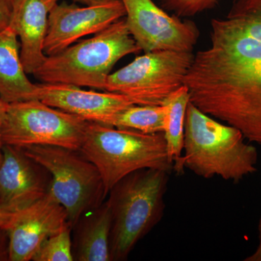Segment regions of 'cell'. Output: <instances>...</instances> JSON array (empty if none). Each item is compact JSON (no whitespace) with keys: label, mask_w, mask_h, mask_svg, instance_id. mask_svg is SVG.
<instances>
[{"label":"cell","mask_w":261,"mask_h":261,"mask_svg":"<svg viewBox=\"0 0 261 261\" xmlns=\"http://www.w3.org/2000/svg\"><path fill=\"white\" fill-rule=\"evenodd\" d=\"M80 151L99 170L107 195L117 182L134 171H173L163 133L145 134L89 122Z\"/></svg>","instance_id":"obj_5"},{"label":"cell","mask_w":261,"mask_h":261,"mask_svg":"<svg viewBox=\"0 0 261 261\" xmlns=\"http://www.w3.org/2000/svg\"><path fill=\"white\" fill-rule=\"evenodd\" d=\"M166 108L163 106H137L110 117L101 124L135 130L145 134L163 133Z\"/></svg>","instance_id":"obj_18"},{"label":"cell","mask_w":261,"mask_h":261,"mask_svg":"<svg viewBox=\"0 0 261 261\" xmlns=\"http://www.w3.org/2000/svg\"><path fill=\"white\" fill-rule=\"evenodd\" d=\"M15 214L6 212L0 209V228L6 229L14 217Z\"/></svg>","instance_id":"obj_25"},{"label":"cell","mask_w":261,"mask_h":261,"mask_svg":"<svg viewBox=\"0 0 261 261\" xmlns=\"http://www.w3.org/2000/svg\"><path fill=\"white\" fill-rule=\"evenodd\" d=\"M124 16L121 0H106L85 7L57 4L49 13L44 53L47 56L58 54L81 38L102 32Z\"/></svg>","instance_id":"obj_10"},{"label":"cell","mask_w":261,"mask_h":261,"mask_svg":"<svg viewBox=\"0 0 261 261\" xmlns=\"http://www.w3.org/2000/svg\"><path fill=\"white\" fill-rule=\"evenodd\" d=\"M210 37L184 80L190 101L261 145V0H233Z\"/></svg>","instance_id":"obj_1"},{"label":"cell","mask_w":261,"mask_h":261,"mask_svg":"<svg viewBox=\"0 0 261 261\" xmlns=\"http://www.w3.org/2000/svg\"><path fill=\"white\" fill-rule=\"evenodd\" d=\"M37 90L22 63L18 37L8 25L0 31V98L8 104L30 100L37 99Z\"/></svg>","instance_id":"obj_16"},{"label":"cell","mask_w":261,"mask_h":261,"mask_svg":"<svg viewBox=\"0 0 261 261\" xmlns=\"http://www.w3.org/2000/svg\"><path fill=\"white\" fill-rule=\"evenodd\" d=\"M37 99L51 107L98 123H104L110 117L135 105L122 94L85 90L61 84H37Z\"/></svg>","instance_id":"obj_13"},{"label":"cell","mask_w":261,"mask_h":261,"mask_svg":"<svg viewBox=\"0 0 261 261\" xmlns=\"http://www.w3.org/2000/svg\"><path fill=\"white\" fill-rule=\"evenodd\" d=\"M7 104L8 103L5 102L3 99L0 98V165H1L2 161H3V140H2V130H3V123H4V120L5 117V113H6Z\"/></svg>","instance_id":"obj_23"},{"label":"cell","mask_w":261,"mask_h":261,"mask_svg":"<svg viewBox=\"0 0 261 261\" xmlns=\"http://www.w3.org/2000/svg\"><path fill=\"white\" fill-rule=\"evenodd\" d=\"M190 102V94L184 84L166 99L163 106L166 108L164 135L168 159L173 164V172L178 176L185 173L182 166L185 123L187 108Z\"/></svg>","instance_id":"obj_17"},{"label":"cell","mask_w":261,"mask_h":261,"mask_svg":"<svg viewBox=\"0 0 261 261\" xmlns=\"http://www.w3.org/2000/svg\"><path fill=\"white\" fill-rule=\"evenodd\" d=\"M68 223L64 207L49 193L15 213L5 229L9 236L10 261L32 260L44 242Z\"/></svg>","instance_id":"obj_12"},{"label":"cell","mask_w":261,"mask_h":261,"mask_svg":"<svg viewBox=\"0 0 261 261\" xmlns=\"http://www.w3.org/2000/svg\"><path fill=\"white\" fill-rule=\"evenodd\" d=\"M71 232V226L68 223L44 242L32 260L73 261Z\"/></svg>","instance_id":"obj_19"},{"label":"cell","mask_w":261,"mask_h":261,"mask_svg":"<svg viewBox=\"0 0 261 261\" xmlns=\"http://www.w3.org/2000/svg\"><path fill=\"white\" fill-rule=\"evenodd\" d=\"M121 1L127 28L142 51L192 53L200 37L194 22L168 15L152 0Z\"/></svg>","instance_id":"obj_9"},{"label":"cell","mask_w":261,"mask_h":261,"mask_svg":"<svg viewBox=\"0 0 261 261\" xmlns=\"http://www.w3.org/2000/svg\"><path fill=\"white\" fill-rule=\"evenodd\" d=\"M111 210L107 201L84 214L72 228V252L75 261H111Z\"/></svg>","instance_id":"obj_15"},{"label":"cell","mask_w":261,"mask_h":261,"mask_svg":"<svg viewBox=\"0 0 261 261\" xmlns=\"http://www.w3.org/2000/svg\"><path fill=\"white\" fill-rule=\"evenodd\" d=\"M258 245L255 249V251L252 252L251 255H249L245 259V261H261V216L259 220L258 226Z\"/></svg>","instance_id":"obj_24"},{"label":"cell","mask_w":261,"mask_h":261,"mask_svg":"<svg viewBox=\"0 0 261 261\" xmlns=\"http://www.w3.org/2000/svg\"><path fill=\"white\" fill-rule=\"evenodd\" d=\"M142 51L121 18L93 37L47 56L33 75L42 83L68 84L104 91L114 65Z\"/></svg>","instance_id":"obj_4"},{"label":"cell","mask_w":261,"mask_h":261,"mask_svg":"<svg viewBox=\"0 0 261 261\" xmlns=\"http://www.w3.org/2000/svg\"><path fill=\"white\" fill-rule=\"evenodd\" d=\"M10 260L9 236L4 228H0V261Z\"/></svg>","instance_id":"obj_21"},{"label":"cell","mask_w":261,"mask_h":261,"mask_svg":"<svg viewBox=\"0 0 261 261\" xmlns=\"http://www.w3.org/2000/svg\"><path fill=\"white\" fill-rule=\"evenodd\" d=\"M7 2H8V4L10 5V8H11V5L13 4V2H14V0H7Z\"/></svg>","instance_id":"obj_27"},{"label":"cell","mask_w":261,"mask_h":261,"mask_svg":"<svg viewBox=\"0 0 261 261\" xmlns=\"http://www.w3.org/2000/svg\"><path fill=\"white\" fill-rule=\"evenodd\" d=\"M11 8L7 0H0V31L8 27Z\"/></svg>","instance_id":"obj_22"},{"label":"cell","mask_w":261,"mask_h":261,"mask_svg":"<svg viewBox=\"0 0 261 261\" xmlns=\"http://www.w3.org/2000/svg\"><path fill=\"white\" fill-rule=\"evenodd\" d=\"M58 0H14L9 27L20 40V58L27 74L42 64L49 15Z\"/></svg>","instance_id":"obj_14"},{"label":"cell","mask_w":261,"mask_h":261,"mask_svg":"<svg viewBox=\"0 0 261 261\" xmlns=\"http://www.w3.org/2000/svg\"><path fill=\"white\" fill-rule=\"evenodd\" d=\"M23 150L50 173L49 193L64 207L71 228L84 214L104 202L107 194L99 170L80 150L47 145Z\"/></svg>","instance_id":"obj_6"},{"label":"cell","mask_w":261,"mask_h":261,"mask_svg":"<svg viewBox=\"0 0 261 261\" xmlns=\"http://www.w3.org/2000/svg\"><path fill=\"white\" fill-rule=\"evenodd\" d=\"M221 0H161L163 9L178 18H189L213 9Z\"/></svg>","instance_id":"obj_20"},{"label":"cell","mask_w":261,"mask_h":261,"mask_svg":"<svg viewBox=\"0 0 261 261\" xmlns=\"http://www.w3.org/2000/svg\"><path fill=\"white\" fill-rule=\"evenodd\" d=\"M169 174L144 168L121 178L110 190L111 261L127 260L137 244L162 220Z\"/></svg>","instance_id":"obj_3"},{"label":"cell","mask_w":261,"mask_h":261,"mask_svg":"<svg viewBox=\"0 0 261 261\" xmlns=\"http://www.w3.org/2000/svg\"><path fill=\"white\" fill-rule=\"evenodd\" d=\"M0 165V209L15 213L30 207L49 193L50 173L23 149L3 145Z\"/></svg>","instance_id":"obj_11"},{"label":"cell","mask_w":261,"mask_h":261,"mask_svg":"<svg viewBox=\"0 0 261 261\" xmlns=\"http://www.w3.org/2000/svg\"><path fill=\"white\" fill-rule=\"evenodd\" d=\"M194 56L192 53H145L108 76L104 91L126 96L137 106H163L184 85Z\"/></svg>","instance_id":"obj_8"},{"label":"cell","mask_w":261,"mask_h":261,"mask_svg":"<svg viewBox=\"0 0 261 261\" xmlns=\"http://www.w3.org/2000/svg\"><path fill=\"white\" fill-rule=\"evenodd\" d=\"M89 121L51 107L38 99L7 104L3 145L23 149L57 146L80 150Z\"/></svg>","instance_id":"obj_7"},{"label":"cell","mask_w":261,"mask_h":261,"mask_svg":"<svg viewBox=\"0 0 261 261\" xmlns=\"http://www.w3.org/2000/svg\"><path fill=\"white\" fill-rule=\"evenodd\" d=\"M73 1L82 3V4L85 5H92L102 3V2L106 1V0H73Z\"/></svg>","instance_id":"obj_26"},{"label":"cell","mask_w":261,"mask_h":261,"mask_svg":"<svg viewBox=\"0 0 261 261\" xmlns=\"http://www.w3.org/2000/svg\"><path fill=\"white\" fill-rule=\"evenodd\" d=\"M258 153L238 128L224 124L191 102L187 108L181 163L197 176L238 184L257 172Z\"/></svg>","instance_id":"obj_2"}]
</instances>
